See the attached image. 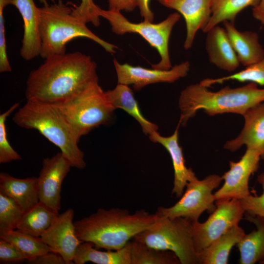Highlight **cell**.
<instances>
[{"label":"cell","mask_w":264,"mask_h":264,"mask_svg":"<svg viewBox=\"0 0 264 264\" xmlns=\"http://www.w3.org/2000/svg\"><path fill=\"white\" fill-rule=\"evenodd\" d=\"M109 10L131 12L138 7V0H108Z\"/></svg>","instance_id":"obj_38"},{"label":"cell","mask_w":264,"mask_h":264,"mask_svg":"<svg viewBox=\"0 0 264 264\" xmlns=\"http://www.w3.org/2000/svg\"><path fill=\"white\" fill-rule=\"evenodd\" d=\"M74 211L69 208L56 216L50 226L40 237L50 251L60 254L66 264H73L77 248L82 242L77 236L73 220Z\"/></svg>","instance_id":"obj_14"},{"label":"cell","mask_w":264,"mask_h":264,"mask_svg":"<svg viewBox=\"0 0 264 264\" xmlns=\"http://www.w3.org/2000/svg\"><path fill=\"white\" fill-rule=\"evenodd\" d=\"M72 167L60 152L44 159L37 186L39 201L56 213L61 209L62 182Z\"/></svg>","instance_id":"obj_13"},{"label":"cell","mask_w":264,"mask_h":264,"mask_svg":"<svg viewBox=\"0 0 264 264\" xmlns=\"http://www.w3.org/2000/svg\"><path fill=\"white\" fill-rule=\"evenodd\" d=\"M113 63L118 84L132 85L135 90H139L150 84L174 83L186 76L190 68L188 61L176 65L168 70L134 66L127 63L122 64L116 59H114Z\"/></svg>","instance_id":"obj_12"},{"label":"cell","mask_w":264,"mask_h":264,"mask_svg":"<svg viewBox=\"0 0 264 264\" xmlns=\"http://www.w3.org/2000/svg\"><path fill=\"white\" fill-rule=\"evenodd\" d=\"M150 0H138V7L143 21L153 22L154 14L150 8Z\"/></svg>","instance_id":"obj_39"},{"label":"cell","mask_w":264,"mask_h":264,"mask_svg":"<svg viewBox=\"0 0 264 264\" xmlns=\"http://www.w3.org/2000/svg\"><path fill=\"white\" fill-rule=\"evenodd\" d=\"M206 33L205 48L210 63L224 71L235 70L240 63L224 28L217 25Z\"/></svg>","instance_id":"obj_19"},{"label":"cell","mask_w":264,"mask_h":264,"mask_svg":"<svg viewBox=\"0 0 264 264\" xmlns=\"http://www.w3.org/2000/svg\"><path fill=\"white\" fill-rule=\"evenodd\" d=\"M260 264H264V260L262 261Z\"/></svg>","instance_id":"obj_42"},{"label":"cell","mask_w":264,"mask_h":264,"mask_svg":"<svg viewBox=\"0 0 264 264\" xmlns=\"http://www.w3.org/2000/svg\"><path fill=\"white\" fill-rule=\"evenodd\" d=\"M264 102V88L253 83L240 87L226 86L217 91H210L199 83L187 86L180 92L178 123L185 126L199 110L209 116L225 113L243 116L250 108Z\"/></svg>","instance_id":"obj_3"},{"label":"cell","mask_w":264,"mask_h":264,"mask_svg":"<svg viewBox=\"0 0 264 264\" xmlns=\"http://www.w3.org/2000/svg\"><path fill=\"white\" fill-rule=\"evenodd\" d=\"M27 257L11 242L0 238V261L10 263L26 261Z\"/></svg>","instance_id":"obj_36"},{"label":"cell","mask_w":264,"mask_h":264,"mask_svg":"<svg viewBox=\"0 0 264 264\" xmlns=\"http://www.w3.org/2000/svg\"><path fill=\"white\" fill-rule=\"evenodd\" d=\"M89 242H82L78 246L73 262L85 264L91 262L96 264H131L130 248L128 244L116 250L101 251Z\"/></svg>","instance_id":"obj_25"},{"label":"cell","mask_w":264,"mask_h":264,"mask_svg":"<svg viewBox=\"0 0 264 264\" xmlns=\"http://www.w3.org/2000/svg\"><path fill=\"white\" fill-rule=\"evenodd\" d=\"M39 1L41 3L43 4L44 5H48L46 0H39Z\"/></svg>","instance_id":"obj_41"},{"label":"cell","mask_w":264,"mask_h":264,"mask_svg":"<svg viewBox=\"0 0 264 264\" xmlns=\"http://www.w3.org/2000/svg\"><path fill=\"white\" fill-rule=\"evenodd\" d=\"M41 50L43 59L55 54L66 53V44L75 38L89 39L101 46L106 51L115 53L118 47L93 33L86 23L74 16L72 7L61 1L40 8Z\"/></svg>","instance_id":"obj_5"},{"label":"cell","mask_w":264,"mask_h":264,"mask_svg":"<svg viewBox=\"0 0 264 264\" xmlns=\"http://www.w3.org/2000/svg\"><path fill=\"white\" fill-rule=\"evenodd\" d=\"M245 234L237 225L233 226L198 253L200 264H227L232 247Z\"/></svg>","instance_id":"obj_23"},{"label":"cell","mask_w":264,"mask_h":264,"mask_svg":"<svg viewBox=\"0 0 264 264\" xmlns=\"http://www.w3.org/2000/svg\"><path fill=\"white\" fill-rule=\"evenodd\" d=\"M99 14L100 17L109 22L114 34L119 35L126 33L138 34L157 50L160 60L157 64L152 65V68L168 70L172 67L169 41L173 27L180 19L179 13L170 14L165 20L157 23L145 21L139 23L132 22L120 11L104 10L101 8Z\"/></svg>","instance_id":"obj_8"},{"label":"cell","mask_w":264,"mask_h":264,"mask_svg":"<svg viewBox=\"0 0 264 264\" xmlns=\"http://www.w3.org/2000/svg\"><path fill=\"white\" fill-rule=\"evenodd\" d=\"M234 80L240 82H249L264 86V57L244 69L232 74L217 78H205L199 83L207 88L217 84Z\"/></svg>","instance_id":"obj_30"},{"label":"cell","mask_w":264,"mask_h":264,"mask_svg":"<svg viewBox=\"0 0 264 264\" xmlns=\"http://www.w3.org/2000/svg\"><path fill=\"white\" fill-rule=\"evenodd\" d=\"M13 121L20 127L38 131L60 149L72 167H86L84 153L78 145L80 139L57 106L27 100L15 113Z\"/></svg>","instance_id":"obj_4"},{"label":"cell","mask_w":264,"mask_h":264,"mask_svg":"<svg viewBox=\"0 0 264 264\" xmlns=\"http://www.w3.org/2000/svg\"><path fill=\"white\" fill-rule=\"evenodd\" d=\"M222 23L240 64L246 67L264 57V48L257 32L240 31L236 28L234 22L229 21Z\"/></svg>","instance_id":"obj_20"},{"label":"cell","mask_w":264,"mask_h":264,"mask_svg":"<svg viewBox=\"0 0 264 264\" xmlns=\"http://www.w3.org/2000/svg\"><path fill=\"white\" fill-rule=\"evenodd\" d=\"M157 216L145 210L131 214L126 209H98L96 212L74 222L82 242L92 243L97 249L116 250L148 228Z\"/></svg>","instance_id":"obj_2"},{"label":"cell","mask_w":264,"mask_h":264,"mask_svg":"<svg viewBox=\"0 0 264 264\" xmlns=\"http://www.w3.org/2000/svg\"><path fill=\"white\" fill-rule=\"evenodd\" d=\"M109 101L116 110L122 109L133 117L141 126L143 132L150 136L157 132L158 126L143 116L132 89L129 86L118 84L112 89L106 91Z\"/></svg>","instance_id":"obj_22"},{"label":"cell","mask_w":264,"mask_h":264,"mask_svg":"<svg viewBox=\"0 0 264 264\" xmlns=\"http://www.w3.org/2000/svg\"><path fill=\"white\" fill-rule=\"evenodd\" d=\"M0 191L13 199L24 212L39 202L37 177L18 178L1 172Z\"/></svg>","instance_id":"obj_21"},{"label":"cell","mask_w":264,"mask_h":264,"mask_svg":"<svg viewBox=\"0 0 264 264\" xmlns=\"http://www.w3.org/2000/svg\"><path fill=\"white\" fill-rule=\"evenodd\" d=\"M162 5L174 9L185 21L186 34L183 44L185 49H190L199 30L202 31L211 16L210 0H156Z\"/></svg>","instance_id":"obj_15"},{"label":"cell","mask_w":264,"mask_h":264,"mask_svg":"<svg viewBox=\"0 0 264 264\" xmlns=\"http://www.w3.org/2000/svg\"><path fill=\"white\" fill-rule=\"evenodd\" d=\"M44 59L29 75L25 89L27 100L61 104L98 80L96 63L82 52L52 55Z\"/></svg>","instance_id":"obj_1"},{"label":"cell","mask_w":264,"mask_h":264,"mask_svg":"<svg viewBox=\"0 0 264 264\" xmlns=\"http://www.w3.org/2000/svg\"><path fill=\"white\" fill-rule=\"evenodd\" d=\"M19 106L14 104L6 111L0 115V163H6L22 159L21 155L13 149L8 141L6 121L7 117Z\"/></svg>","instance_id":"obj_32"},{"label":"cell","mask_w":264,"mask_h":264,"mask_svg":"<svg viewBox=\"0 0 264 264\" xmlns=\"http://www.w3.org/2000/svg\"><path fill=\"white\" fill-rule=\"evenodd\" d=\"M0 238L12 243L27 257V260L51 251L49 247L40 237L27 234L17 229L0 235Z\"/></svg>","instance_id":"obj_29"},{"label":"cell","mask_w":264,"mask_h":264,"mask_svg":"<svg viewBox=\"0 0 264 264\" xmlns=\"http://www.w3.org/2000/svg\"><path fill=\"white\" fill-rule=\"evenodd\" d=\"M252 14L254 19L264 25V0H260L258 4L252 7Z\"/></svg>","instance_id":"obj_40"},{"label":"cell","mask_w":264,"mask_h":264,"mask_svg":"<svg viewBox=\"0 0 264 264\" xmlns=\"http://www.w3.org/2000/svg\"><path fill=\"white\" fill-rule=\"evenodd\" d=\"M24 213L13 199L0 191V235L16 229Z\"/></svg>","instance_id":"obj_31"},{"label":"cell","mask_w":264,"mask_h":264,"mask_svg":"<svg viewBox=\"0 0 264 264\" xmlns=\"http://www.w3.org/2000/svg\"><path fill=\"white\" fill-rule=\"evenodd\" d=\"M221 176L212 174L199 180L196 177L189 181L180 199L174 205L159 207L155 214L171 219L183 217L192 222L198 220L205 211L212 213L216 208V198L213 191L218 188Z\"/></svg>","instance_id":"obj_9"},{"label":"cell","mask_w":264,"mask_h":264,"mask_svg":"<svg viewBox=\"0 0 264 264\" xmlns=\"http://www.w3.org/2000/svg\"><path fill=\"white\" fill-rule=\"evenodd\" d=\"M25 262L29 264H66L60 254L52 251Z\"/></svg>","instance_id":"obj_37"},{"label":"cell","mask_w":264,"mask_h":264,"mask_svg":"<svg viewBox=\"0 0 264 264\" xmlns=\"http://www.w3.org/2000/svg\"><path fill=\"white\" fill-rule=\"evenodd\" d=\"M260 0H210L211 16L202 30L206 33L214 26L225 21L234 22L239 13L246 7L258 4Z\"/></svg>","instance_id":"obj_27"},{"label":"cell","mask_w":264,"mask_h":264,"mask_svg":"<svg viewBox=\"0 0 264 264\" xmlns=\"http://www.w3.org/2000/svg\"><path fill=\"white\" fill-rule=\"evenodd\" d=\"M257 180L263 189L262 195L257 196L250 194L240 199V202L246 215L264 220V172L258 176Z\"/></svg>","instance_id":"obj_33"},{"label":"cell","mask_w":264,"mask_h":264,"mask_svg":"<svg viewBox=\"0 0 264 264\" xmlns=\"http://www.w3.org/2000/svg\"><path fill=\"white\" fill-rule=\"evenodd\" d=\"M11 5L19 11L23 22V35L20 55L30 61L40 56L41 50L40 8L33 0H12Z\"/></svg>","instance_id":"obj_17"},{"label":"cell","mask_w":264,"mask_h":264,"mask_svg":"<svg viewBox=\"0 0 264 264\" xmlns=\"http://www.w3.org/2000/svg\"><path fill=\"white\" fill-rule=\"evenodd\" d=\"M58 213L39 201L24 213L16 229L35 237H40L50 226Z\"/></svg>","instance_id":"obj_26"},{"label":"cell","mask_w":264,"mask_h":264,"mask_svg":"<svg viewBox=\"0 0 264 264\" xmlns=\"http://www.w3.org/2000/svg\"><path fill=\"white\" fill-rule=\"evenodd\" d=\"M245 219L256 226V229L244 234L237 244L241 264L260 263L264 260V220L245 215Z\"/></svg>","instance_id":"obj_24"},{"label":"cell","mask_w":264,"mask_h":264,"mask_svg":"<svg viewBox=\"0 0 264 264\" xmlns=\"http://www.w3.org/2000/svg\"><path fill=\"white\" fill-rule=\"evenodd\" d=\"M192 223L183 217L157 216L148 228L133 239L152 248L172 252L181 264H200L193 243Z\"/></svg>","instance_id":"obj_6"},{"label":"cell","mask_w":264,"mask_h":264,"mask_svg":"<svg viewBox=\"0 0 264 264\" xmlns=\"http://www.w3.org/2000/svg\"><path fill=\"white\" fill-rule=\"evenodd\" d=\"M216 207L203 222L192 223V237L198 254L234 226L239 225L245 212L240 200H216Z\"/></svg>","instance_id":"obj_10"},{"label":"cell","mask_w":264,"mask_h":264,"mask_svg":"<svg viewBox=\"0 0 264 264\" xmlns=\"http://www.w3.org/2000/svg\"><path fill=\"white\" fill-rule=\"evenodd\" d=\"M261 158L256 151L246 149L240 160L230 161L229 170L221 176L224 183L214 193L216 200H240L250 195L249 178L258 170Z\"/></svg>","instance_id":"obj_11"},{"label":"cell","mask_w":264,"mask_h":264,"mask_svg":"<svg viewBox=\"0 0 264 264\" xmlns=\"http://www.w3.org/2000/svg\"><path fill=\"white\" fill-rule=\"evenodd\" d=\"M58 106L73 127L78 137L94 128L109 124L115 109L108 100L98 80L89 84L68 101Z\"/></svg>","instance_id":"obj_7"},{"label":"cell","mask_w":264,"mask_h":264,"mask_svg":"<svg viewBox=\"0 0 264 264\" xmlns=\"http://www.w3.org/2000/svg\"><path fill=\"white\" fill-rule=\"evenodd\" d=\"M12 0H0V72H10L11 67L6 51L3 11L5 7L11 4Z\"/></svg>","instance_id":"obj_35"},{"label":"cell","mask_w":264,"mask_h":264,"mask_svg":"<svg viewBox=\"0 0 264 264\" xmlns=\"http://www.w3.org/2000/svg\"><path fill=\"white\" fill-rule=\"evenodd\" d=\"M242 116L244 123L242 131L236 138L227 141L223 148L234 152L245 145L264 159V102L249 109Z\"/></svg>","instance_id":"obj_16"},{"label":"cell","mask_w":264,"mask_h":264,"mask_svg":"<svg viewBox=\"0 0 264 264\" xmlns=\"http://www.w3.org/2000/svg\"><path fill=\"white\" fill-rule=\"evenodd\" d=\"M131 264H178L180 262L171 251L158 250L133 240L130 241Z\"/></svg>","instance_id":"obj_28"},{"label":"cell","mask_w":264,"mask_h":264,"mask_svg":"<svg viewBox=\"0 0 264 264\" xmlns=\"http://www.w3.org/2000/svg\"><path fill=\"white\" fill-rule=\"evenodd\" d=\"M100 8L93 0H80L79 5L72 7V13L83 22H90L95 26H98L100 24Z\"/></svg>","instance_id":"obj_34"},{"label":"cell","mask_w":264,"mask_h":264,"mask_svg":"<svg viewBox=\"0 0 264 264\" xmlns=\"http://www.w3.org/2000/svg\"><path fill=\"white\" fill-rule=\"evenodd\" d=\"M180 126L178 123L174 133L169 136H163L158 132L149 136L152 142L158 143L163 146L171 156L174 172L172 193L175 194L177 198L181 197L188 182L196 177L192 169L188 168L185 165L182 149L178 143Z\"/></svg>","instance_id":"obj_18"}]
</instances>
